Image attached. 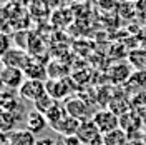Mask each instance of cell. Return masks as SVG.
<instances>
[{"instance_id": "cell-14", "label": "cell", "mask_w": 146, "mask_h": 145, "mask_svg": "<svg viewBox=\"0 0 146 145\" xmlns=\"http://www.w3.org/2000/svg\"><path fill=\"white\" fill-rule=\"evenodd\" d=\"M56 102H58V100L55 99V97H52V95L46 92L45 95H42L36 102H33V105H35V110H38V112H42V113H45V115H46V113H48V110L52 109Z\"/></svg>"}, {"instance_id": "cell-4", "label": "cell", "mask_w": 146, "mask_h": 145, "mask_svg": "<svg viewBox=\"0 0 146 145\" xmlns=\"http://www.w3.org/2000/svg\"><path fill=\"white\" fill-rule=\"evenodd\" d=\"M0 79H2V83L5 89L9 90H15V89H20L22 83L27 80V75L22 68H13V67H3L2 68V73H0Z\"/></svg>"}, {"instance_id": "cell-5", "label": "cell", "mask_w": 146, "mask_h": 145, "mask_svg": "<svg viewBox=\"0 0 146 145\" xmlns=\"http://www.w3.org/2000/svg\"><path fill=\"white\" fill-rule=\"evenodd\" d=\"M30 55L23 50V48H18V47H12L9 52L2 55V64L3 67H13V68H25Z\"/></svg>"}, {"instance_id": "cell-12", "label": "cell", "mask_w": 146, "mask_h": 145, "mask_svg": "<svg viewBox=\"0 0 146 145\" xmlns=\"http://www.w3.org/2000/svg\"><path fill=\"white\" fill-rule=\"evenodd\" d=\"M126 144H128V135L121 127L103 135V145H126Z\"/></svg>"}, {"instance_id": "cell-1", "label": "cell", "mask_w": 146, "mask_h": 145, "mask_svg": "<svg viewBox=\"0 0 146 145\" xmlns=\"http://www.w3.org/2000/svg\"><path fill=\"white\" fill-rule=\"evenodd\" d=\"M76 137L82 142V145H103V134L96 127V124L93 122V118L80 122V127L76 130Z\"/></svg>"}, {"instance_id": "cell-11", "label": "cell", "mask_w": 146, "mask_h": 145, "mask_svg": "<svg viewBox=\"0 0 146 145\" xmlns=\"http://www.w3.org/2000/svg\"><path fill=\"white\" fill-rule=\"evenodd\" d=\"M12 145H35V134L30 132L28 128L25 130H15L10 135Z\"/></svg>"}, {"instance_id": "cell-10", "label": "cell", "mask_w": 146, "mask_h": 145, "mask_svg": "<svg viewBox=\"0 0 146 145\" xmlns=\"http://www.w3.org/2000/svg\"><path fill=\"white\" fill-rule=\"evenodd\" d=\"M45 85H46V92L56 100H62L65 97V93H68L66 92V79H58V80L50 79V80L45 82Z\"/></svg>"}, {"instance_id": "cell-15", "label": "cell", "mask_w": 146, "mask_h": 145, "mask_svg": "<svg viewBox=\"0 0 146 145\" xmlns=\"http://www.w3.org/2000/svg\"><path fill=\"white\" fill-rule=\"evenodd\" d=\"M0 40H2V47H0V54L3 55L5 52H9L10 48H12V47H10V38H9L7 35H5V34H3V35L0 37Z\"/></svg>"}, {"instance_id": "cell-6", "label": "cell", "mask_w": 146, "mask_h": 145, "mask_svg": "<svg viewBox=\"0 0 146 145\" xmlns=\"http://www.w3.org/2000/svg\"><path fill=\"white\" fill-rule=\"evenodd\" d=\"M65 107H66L68 115L78 118L80 122L88 120V105H86V102L82 100L80 97H73V99L65 100Z\"/></svg>"}, {"instance_id": "cell-2", "label": "cell", "mask_w": 146, "mask_h": 145, "mask_svg": "<svg viewBox=\"0 0 146 145\" xmlns=\"http://www.w3.org/2000/svg\"><path fill=\"white\" fill-rule=\"evenodd\" d=\"M45 93H46L45 82L38 80V79H27L22 83V87L18 89V95L23 100H30V102H36Z\"/></svg>"}, {"instance_id": "cell-7", "label": "cell", "mask_w": 146, "mask_h": 145, "mask_svg": "<svg viewBox=\"0 0 146 145\" xmlns=\"http://www.w3.org/2000/svg\"><path fill=\"white\" fill-rule=\"evenodd\" d=\"M25 124H27V128L33 134H40L43 128L48 125V120H46V115L38 112V110H32L25 115Z\"/></svg>"}, {"instance_id": "cell-8", "label": "cell", "mask_w": 146, "mask_h": 145, "mask_svg": "<svg viewBox=\"0 0 146 145\" xmlns=\"http://www.w3.org/2000/svg\"><path fill=\"white\" fill-rule=\"evenodd\" d=\"M23 72L27 75V79H38V80H43L45 77H48V70L43 64H40V60L36 57H30L28 58L27 65L23 68Z\"/></svg>"}, {"instance_id": "cell-13", "label": "cell", "mask_w": 146, "mask_h": 145, "mask_svg": "<svg viewBox=\"0 0 146 145\" xmlns=\"http://www.w3.org/2000/svg\"><path fill=\"white\" fill-rule=\"evenodd\" d=\"M66 115H68V112H66V107H65V103H60V102H56L53 107L48 110V113H46L48 125H50V127L56 125V124H58L60 120H63Z\"/></svg>"}, {"instance_id": "cell-9", "label": "cell", "mask_w": 146, "mask_h": 145, "mask_svg": "<svg viewBox=\"0 0 146 145\" xmlns=\"http://www.w3.org/2000/svg\"><path fill=\"white\" fill-rule=\"evenodd\" d=\"M80 127V120L78 118L72 117V115H66L63 120H60L56 125H53V130L62 134V135H66V137H72V135H76V130Z\"/></svg>"}, {"instance_id": "cell-3", "label": "cell", "mask_w": 146, "mask_h": 145, "mask_svg": "<svg viewBox=\"0 0 146 145\" xmlns=\"http://www.w3.org/2000/svg\"><path fill=\"white\" fill-rule=\"evenodd\" d=\"M93 122L96 124V127L100 128V132L105 135L108 132H113L119 128V117L113 112V110H98L95 115H93Z\"/></svg>"}]
</instances>
